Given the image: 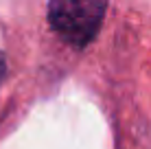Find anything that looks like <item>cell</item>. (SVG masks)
<instances>
[{"label": "cell", "mask_w": 151, "mask_h": 149, "mask_svg": "<svg viewBox=\"0 0 151 149\" xmlns=\"http://www.w3.org/2000/svg\"><path fill=\"white\" fill-rule=\"evenodd\" d=\"M107 0H48V22L66 44L83 48L96 37Z\"/></svg>", "instance_id": "6da1fadb"}, {"label": "cell", "mask_w": 151, "mask_h": 149, "mask_svg": "<svg viewBox=\"0 0 151 149\" xmlns=\"http://www.w3.org/2000/svg\"><path fill=\"white\" fill-rule=\"evenodd\" d=\"M4 77H7V59H4V55L0 53V83H2Z\"/></svg>", "instance_id": "7a4b0ae2"}]
</instances>
